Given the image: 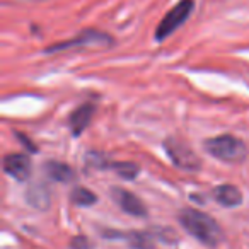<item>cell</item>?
<instances>
[{
    "label": "cell",
    "instance_id": "cell-1",
    "mask_svg": "<svg viewBox=\"0 0 249 249\" xmlns=\"http://www.w3.org/2000/svg\"><path fill=\"white\" fill-rule=\"evenodd\" d=\"M178 218L184 231L193 235L196 241H200L201 244L208 246V248H215L220 244L224 234H222L220 225L210 215L200 210H193V208H184L179 212Z\"/></svg>",
    "mask_w": 249,
    "mask_h": 249
},
{
    "label": "cell",
    "instance_id": "cell-2",
    "mask_svg": "<svg viewBox=\"0 0 249 249\" xmlns=\"http://www.w3.org/2000/svg\"><path fill=\"white\" fill-rule=\"evenodd\" d=\"M203 145L205 150L212 157H215L218 160H224V162L237 164L242 162L248 157V147H246V143L241 139H237V137L231 135V133L205 140Z\"/></svg>",
    "mask_w": 249,
    "mask_h": 249
},
{
    "label": "cell",
    "instance_id": "cell-3",
    "mask_svg": "<svg viewBox=\"0 0 249 249\" xmlns=\"http://www.w3.org/2000/svg\"><path fill=\"white\" fill-rule=\"evenodd\" d=\"M193 7H195L193 0H181L179 4L174 5V7L164 16L162 21L157 24V29H156L157 41H164V39L169 38L178 28H181V26L190 19L191 12H193Z\"/></svg>",
    "mask_w": 249,
    "mask_h": 249
},
{
    "label": "cell",
    "instance_id": "cell-4",
    "mask_svg": "<svg viewBox=\"0 0 249 249\" xmlns=\"http://www.w3.org/2000/svg\"><path fill=\"white\" fill-rule=\"evenodd\" d=\"M164 149H166L169 159L183 171H198L201 167V160L196 154L191 150L190 145L179 139H167L164 142Z\"/></svg>",
    "mask_w": 249,
    "mask_h": 249
},
{
    "label": "cell",
    "instance_id": "cell-5",
    "mask_svg": "<svg viewBox=\"0 0 249 249\" xmlns=\"http://www.w3.org/2000/svg\"><path fill=\"white\" fill-rule=\"evenodd\" d=\"M113 43V38L106 33L101 31H94V29H87V31L80 33L79 36L69 39V41L58 43V45H52L50 48H46V53L50 52H62V50H69V48H75V46H89V45H96V46H107Z\"/></svg>",
    "mask_w": 249,
    "mask_h": 249
},
{
    "label": "cell",
    "instance_id": "cell-6",
    "mask_svg": "<svg viewBox=\"0 0 249 249\" xmlns=\"http://www.w3.org/2000/svg\"><path fill=\"white\" fill-rule=\"evenodd\" d=\"M111 196L118 203V207L126 213L133 215V217H145L147 215V207L139 196H135L130 191L123 190V188H113Z\"/></svg>",
    "mask_w": 249,
    "mask_h": 249
},
{
    "label": "cell",
    "instance_id": "cell-7",
    "mask_svg": "<svg viewBox=\"0 0 249 249\" xmlns=\"http://www.w3.org/2000/svg\"><path fill=\"white\" fill-rule=\"evenodd\" d=\"M31 160L26 154H7L4 157V171L18 181H26L31 176Z\"/></svg>",
    "mask_w": 249,
    "mask_h": 249
},
{
    "label": "cell",
    "instance_id": "cell-8",
    "mask_svg": "<svg viewBox=\"0 0 249 249\" xmlns=\"http://www.w3.org/2000/svg\"><path fill=\"white\" fill-rule=\"evenodd\" d=\"M92 116H94V104L90 103L82 104L75 111H72V114L69 116V126L72 130L73 137H79L89 126Z\"/></svg>",
    "mask_w": 249,
    "mask_h": 249
},
{
    "label": "cell",
    "instance_id": "cell-9",
    "mask_svg": "<svg viewBox=\"0 0 249 249\" xmlns=\"http://www.w3.org/2000/svg\"><path fill=\"white\" fill-rule=\"evenodd\" d=\"M213 198L222 205V207H239L242 203V193L239 188L232 184H220L213 190Z\"/></svg>",
    "mask_w": 249,
    "mask_h": 249
},
{
    "label": "cell",
    "instance_id": "cell-10",
    "mask_svg": "<svg viewBox=\"0 0 249 249\" xmlns=\"http://www.w3.org/2000/svg\"><path fill=\"white\" fill-rule=\"evenodd\" d=\"M26 201L38 210H46L50 207V191L41 184H33L26 191Z\"/></svg>",
    "mask_w": 249,
    "mask_h": 249
},
{
    "label": "cell",
    "instance_id": "cell-11",
    "mask_svg": "<svg viewBox=\"0 0 249 249\" xmlns=\"http://www.w3.org/2000/svg\"><path fill=\"white\" fill-rule=\"evenodd\" d=\"M45 171L52 179L58 181V183H69L75 176L72 167L63 162H58V160H48L45 166Z\"/></svg>",
    "mask_w": 249,
    "mask_h": 249
},
{
    "label": "cell",
    "instance_id": "cell-12",
    "mask_svg": "<svg viewBox=\"0 0 249 249\" xmlns=\"http://www.w3.org/2000/svg\"><path fill=\"white\" fill-rule=\"evenodd\" d=\"M132 249H156V235L152 232H128L124 235Z\"/></svg>",
    "mask_w": 249,
    "mask_h": 249
},
{
    "label": "cell",
    "instance_id": "cell-13",
    "mask_svg": "<svg viewBox=\"0 0 249 249\" xmlns=\"http://www.w3.org/2000/svg\"><path fill=\"white\" fill-rule=\"evenodd\" d=\"M70 200L72 203L79 205V207H90L97 201V196L87 188H75V190L70 193Z\"/></svg>",
    "mask_w": 249,
    "mask_h": 249
},
{
    "label": "cell",
    "instance_id": "cell-14",
    "mask_svg": "<svg viewBox=\"0 0 249 249\" xmlns=\"http://www.w3.org/2000/svg\"><path fill=\"white\" fill-rule=\"evenodd\" d=\"M109 169H113L118 176L124 178V179H133L140 173V167L133 162H111Z\"/></svg>",
    "mask_w": 249,
    "mask_h": 249
},
{
    "label": "cell",
    "instance_id": "cell-15",
    "mask_svg": "<svg viewBox=\"0 0 249 249\" xmlns=\"http://www.w3.org/2000/svg\"><path fill=\"white\" fill-rule=\"evenodd\" d=\"M70 248L72 249H90V242L84 235H77L70 241Z\"/></svg>",
    "mask_w": 249,
    "mask_h": 249
},
{
    "label": "cell",
    "instance_id": "cell-16",
    "mask_svg": "<svg viewBox=\"0 0 249 249\" xmlns=\"http://www.w3.org/2000/svg\"><path fill=\"white\" fill-rule=\"evenodd\" d=\"M16 135H18V139L21 140L22 143H24V147H28V149L31 150V152H36V145L31 142V140H29V139H26V137L22 135V133H19V132H16Z\"/></svg>",
    "mask_w": 249,
    "mask_h": 249
}]
</instances>
